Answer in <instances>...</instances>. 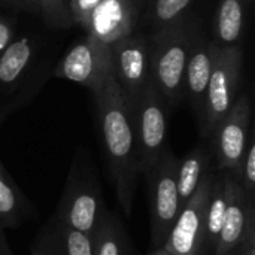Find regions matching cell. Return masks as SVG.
<instances>
[{
	"label": "cell",
	"mask_w": 255,
	"mask_h": 255,
	"mask_svg": "<svg viewBox=\"0 0 255 255\" xmlns=\"http://www.w3.org/2000/svg\"><path fill=\"white\" fill-rule=\"evenodd\" d=\"M94 100L109 173L118 202L126 215H130L139 175L136 137L133 115L114 73L108 76L100 91L94 94Z\"/></svg>",
	"instance_id": "obj_1"
},
{
	"label": "cell",
	"mask_w": 255,
	"mask_h": 255,
	"mask_svg": "<svg viewBox=\"0 0 255 255\" xmlns=\"http://www.w3.org/2000/svg\"><path fill=\"white\" fill-rule=\"evenodd\" d=\"M196 21L157 28L149 37L151 81L160 91L167 108H175L184 96V76Z\"/></svg>",
	"instance_id": "obj_2"
},
{
	"label": "cell",
	"mask_w": 255,
	"mask_h": 255,
	"mask_svg": "<svg viewBox=\"0 0 255 255\" xmlns=\"http://www.w3.org/2000/svg\"><path fill=\"white\" fill-rule=\"evenodd\" d=\"M242 70V49L239 45L220 46L217 43L212 70L208 82L203 121L199 126L202 136H211L224 120L238 99Z\"/></svg>",
	"instance_id": "obj_3"
},
{
	"label": "cell",
	"mask_w": 255,
	"mask_h": 255,
	"mask_svg": "<svg viewBox=\"0 0 255 255\" xmlns=\"http://www.w3.org/2000/svg\"><path fill=\"white\" fill-rule=\"evenodd\" d=\"M167 105L149 79L133 111L136 154L139 173L145 176L152 170L167 148Z\"/></svg>",
	"instance_id": "obj_4"
},
{
	"label": "cell",
	"mask_w": 255,
	"mask_h": 255,
	"mask_svg": "<svg viewBox=\"0 0 255 255\" xmlns=\"http://www.w3.org/2000/svg\"><path fill=\"white\" fill-rule=\"evenodd\" d=\"M178 164V157L167 146L157 164L145 176L149 188L151 242L155 248L164 245L181 211L176 187Z\"/></svg>",
	"instance_id": "obj_5"
},
{
	"label": "cell",
	"mask_w": 255,
	"mask_h": 255,
	"mask_svg": "<svg viewBox=\"0 0 255 255\" xmlns=\"http://www.w3.org/2000/svg\"><path fill=\"white\" fill-rule=\"evenodd\" d=\"M214 178L209 169L193 197L181 208L163 245L170 255H205L206 211Z\"/></svg>",
	"instance_id": "obj_6"
},
{
	"label": "cell",
	"mask_w": 255,
	"mask_h": 255,
	"mask_svg": "<svg viewBox=\"0 0 255 255\" xmlns=\"http://www.w3.org/2000/svg\"><path fill=\"white\" fill-rule=\"evenodd\" d=\"M112 73L133 114L142 91L151 79L149 42L142 34L131 33L111 46Z\"/></svg>",
	"instance_id": "obj_7"
},
{
	"label": "cell",
	"mask_w": 255,
	"mask_h": 255,
	"mask_svg": "<svg viewBox=\"0 0 255 255\" xmlns=\"http://www.w3.org/2000/svg\"><path fill=\"white\" fill-rule=\"evenodd\" d=\"M112 73L111 46L87 34L76 42L57 64L54 75L88 88L93 96L100 91Z\"/></svg>",
	"instance_id": "obj_8"
},
{
	"label": "cell",
	"mask_w": 255,
	"mask_h": 255,
	"mask_svg": "<svg viewBox=\"0 0 255 255\" xmlns=\"http://www.w3.org/2000/svg\"><path fill=\"white\" fill-rule=\"evenodd\" d=\"M250 124L251 102L248 96H239L224 120L211 133L220 170H229L241 176L250 140Z\"/></svg>",
	"instance_id": "obj_9"
},
{
	"label": "cell",
	"mask_w": 255,
	"mask_h": 255,
	"mask_svg": "<svg viewBox=\"0 0 255 255\" xmlns=\"http://www.w3.org/2000/svg\"><path fill=\"white\" fill-rule=\"evenodd\" d=\"M215 49H217V42L209 40L202 31V28L199 27V22L196 21L191 36L187 67H185V76H184V94L188 97L196 112L199 126L203 121L205 99H206V90L212 70Z\"/></svg>",
	"instance_id": "obj_10"
},
{
	"label": "cell",
	"mask_w": 255,
	"mask_h": 255,
	"mask_svg": "<svg viewBox=\"0 0 255 255\" xmlns=\"http://www.w3.org/2000/svg\"><path fill=\"white\" fill-rule=\"evenodd\" d=\"M105 211L99 190L90 182L69 179L58 209L60 224L93 238Z\"/></svg>",
	"instance_id": "obj_11"
},
{
	"label": "cell",
	"mask_w": 255,
	"mask_h": 255,
	"mask_svg": "<svg viewBox=\"0 0 255 255\" xmlns=\"http://www.w3.org/2000/svg\"><path fill=\"white\" fill-rule=\"evenodd\" d=\"M136 21L137 9L133 0H102L84 28L87 34L112 46L133 33Z\"/></svg>",
	"instance_id": "obj_12"
},
{
	"label": "cell",
	"mask_w": 255,
	"mask_h": 255,
	"mask_svg": "<svg viewBox=\"0 0 255 255\" xmlns=\"http://www.w3.org/2000/svg\"><path fill=\"white\" fill-rule=\"evenodd\" d=\"M254 196H248L245 193L244 185L239 181V176L233 173L232 181V196L226 211V217L220 230V236L214 250V255H227L232 251L238 250L242 245L247 223H248V208L250 200Z\"/></svg>",
	"instance_id": "obj_13"
},
{
	"label": "cell",
	"mask_w": 255,
	"mask_h": 255,
	"mask_svg": "<svg viewBox=\"0 0 255 255\" xmlns=\"http://www.w3.org/2000/svg\"><path fill=\"white\" fill-rule=\"evenodd\" d=\"M224 173L220 178H214L209 200H208V211H206V235H205V254L214 253L220 230L226 217V211L232 196V181L233 172L223 170Z\"/></svg>",
	"instance_id": "obj_14"
},
{
	"label": "cell",
	"mask_w": 255,
	"mask_h": 255,
	"mask_svg": "<svg viewBox=\"0 0 255 255\" xmlns=\"http://www.w3.org/2000/svg\"><path fill=\"white\" fill-rule=\"evenodd\" d=\"M211 167V154L205 146H196L178 164L176 187L181 208L193 197Z\"/></svg>",
	"instance_id": "obj_15"
},
{
	"label": "cell",
	"mask_w": 255,
	"mask_h": 255,
	"mask_svg": "<svg viewBox=\"0 0 255 255\" xmlns=\"http://www.w3.org/2000/svg\"><path fill=\"white\" fill-rule=\"evenodd\" d=\"M245 22V0H220L215 18V42L220 46L238 45Z\"/></svg>",
	"instance_id": "obj_16"
},
{
	"label": "cell",
	"mask_w": 255,
	"mask_h": 255,
	"mask_svg": "<svg viewBox=\"0 0 255 255\" xmlns=\"http://www.w3.org/2000/svg\"><path fill=\"white\" fill-rule=\"evenodd\" d=\"M33 43L28 37L12 40L0 54V85L9 87L16 84L25 73L33 58Z\"/></svg>",
	"instance_id": "obj_17"
},
{
	"label": "cell",
	"mask_w": 255,
	"mask_h": 255,
	"mask_svg": "<svg viewBox=\"0 0 255 255\" xmlns=\"http://www.w3.org/2000/svg\"><path fill=\"white\" fill-rule=\"evenodd\" d=\"M93 255H123L124 236L121 224L115 217L103 214L94 235H93Z\"/></svg>",
	"instance_id": "obj_18"
},
{
	"label": "cell",
	"mask_w": 255,
	"mask_h": 255,
	"mask_svg": "<svg viewBox=\"0 0 255 255\" xmlns=\"http://www.w3.org/2000/svg\"><path fill=\"white\" fill-rule=\"evenodd\" d=\"M19 211V193L0 164V227L16 226Z\"/></svg>",
	"instance_id": "obj_19"
},
{
	"label": "cell",
	"mask_w": 255,
	"mask_h": 255,
	"mask_svg": "<svg viewBox=\"0 0 255 255\" xmlns=\"http://www.w3.org/2000/svg\"><path fill=\"white\" fill-rule=\"evenodd\" d=\"M191 0H154L149 12V21L157 28L178 24L184 19V15Z\"/></svg>",
	"instance_id": "obj_20"
},
{
	"label": "cell",
	"mask_w": 255,
	"mask_h": 255,
	"mask_svg": "<svg viewBox=\"0 0 255 255\" xmlns=\"http://www.w3.org/2000/svg\"><path fill=\"white\" fill-rule=\"evenodd\" d=\"M37 12L43 21L54 28H66L73 24L67 0H36Z\"/></svg>",
	"instance_id": "obj_21"
},
{
	"label": "cell",
	"mask_w": 255,
	"mask_h": 255,
	"mask_svg": "<svg viewBox=\"0 0 255 255\" xmlns=\"http://www.w3.org/2000/svg\"><path fill=\"white\" fill-rule=\"evenodd\" d=\"M61 236L66 248V255H93V239L91 236L69 229L61 224Z\"/></svg>",
	"instance_id": "obj_22"
},
{
	"label": "cell",
	"mask_w": 255,
	"mask_h": 255,
	"mask_svg": "<svg viewBox=\"0 0 255 255\" xmlns=\"http://www.w3.org/2000/svg\"><path fill=\"white\" fill-rule=\"evenodd\" d=\"M241 176L244 179V188L245 193L248 196H254L255 188V140L254 136L250 134V140H248V146H247V152L244 157V163H242V170H241Z\"/></svg>",
	"instance_id": "obj_23"
},
{
	"label": "cell",
	"mask_w": 255,
	"mask_h": 255,
	"mask_svg": "<svg viewBox=\"0 0 255 255\" xmlns=\"http://www.w3.org/2000/svg\"><path fill=\"white\" fill-rule=\"evenodd\" d=\"M100 1L102 0H67L73 24H79L84 27Z\"/></svg>",
	"instance_id": "obj_24"
},
{
	"label": "cell",
	"mask_w": 255,
	"mask_h": 255,
	"mask_svg": "<svg viewBox=\"0 0 255 255\" xmlns=\"http://www.w3.org/2000/svg\"><path fill=\"white\" fill-rule=\"evenodd\" d=\"M13 37V30L12 25L9 24L7 19L0 16V54L7 48V45L12 42Z\"/></svg>",
	"instance_id": "obj_25"
},
{
	"label": "cell",
	"mask_w": 255,
	"mask_h": 255,
	"mask_svg": "<svg viewBox=\"0 0 255 255\" xmlns=\"http://www.w3.org/2000/svg\"><path fill=\"white\" fill-rule=\"evenodd\" d=\"M0 4L9 6V7H13V9L37 12V3H36V0H0Z\"/></svg>",
	"instance_id": "obj_26"
},
{
	"label": "cell",
	"mask_w": 255,
	"mask_h": 255,
	"mask_svg": "<svg viewBox=\"0 0 255 255\" xmlns=\"http://www.w3.org/2000/svg\"><path fill=\"white\" fill-rule=\"evenodd\" d=\"M151 255H170V254H169L163 247H160V248H157V250H155V251H154Z\"/></svg>",
	"instance_id": "obj_27"
},
{
	"label": "cell",
	"mask_w": 255,
	"mask_h": 255,
	"mask_svg": "<svg viewBox=\"0 0 255 255\" xmlns=\"http://www.w3.org/2000/svg\"><path fill=\"white\" fill-rule=\"evenodd\" d=\"M227 255H242V254H241V253H239L238 250H235V251H232L230 254H227Z\"/></svg>",
	"instance_id": "obj_28"
}]
</instances>
